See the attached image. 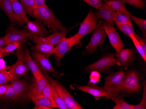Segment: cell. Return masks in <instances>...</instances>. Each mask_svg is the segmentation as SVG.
<instances>
[{"label": "cell", "mask_w": 146, "mask_h": 109, "mask_svg": "<svg viewBox=\"0 0 146 109\" xmlns=\"http://www.w3.org/2000/svg\"><path fill=\"white\" fill-rule=\"evenodd\" d=\"M97 19L96 14L91 10L80 25L78 33L72 37L75 45L78 44L84 37L94 31L97 25Z\"/></svg>", "instance_id": "3957f363"}, {"label": "cell", "mask_w": 146, "mask_h": 109, "mask_svg": "<svg viewBox=\"0 0 146 109\" xmlns=\"http://www.w3.org/2000/svg\"><path fill=\"white\" fill-rule=\"evenodd\" d=\"M31 100L36 106H42L52 108H57L55 102L52 98L41 97L33 98Z\"/></svg>", "instance_id": "cb8c5ba5"}, {"label": "cell", "mask_w": 146, "mask_h": 109, "mask_svg": "<svg viewBox=\"0 0 146 109\" xmlns=\"http://www.w3.org/2000/svg\"><path fill=\"white\" fill-rule=\"evenodd\" d=\"M123 70L112 73L105 78L103 88L111 95V97H117L122 91V84L124 75Z\"/></svg>", "instance_id": "7a4b0ae2"}, {"label": "cell", "mask_w": 146, "mask_h": 109, "mask_svg": "<svg viewBox=\"0 0 146 109\" xmlns=\"http://www.w3.org/2000/svg\"><path fill=\"white\" fill-rule=\"evenodd\" d=\"M29 70V69L26 64L23 61L18 59L8 72L13 79L21 78L22 76L27 78Z\"/></svg>", "instance_id": "ac0fdd59"}, {"label": "cell", "mask_w": 146, "mask_h": 109, "mask_svg": "<svg viewBox=\"0 0 146 109\" xmlns=\"http://www.w3.org/2000/svg\"><path fill=\"white\" fill-rule=\"evenodd\" d=\"M77 89L92 95L96 98H99L100 97L108 98L111 96L103 88L98 87L95 84L90 82L88 83L87 86H78Z\"/></svg>", "instance_id": "2e32d148"}, {"label": "cell", "mask_w": 146, "mask_h": 109, "mask_svg": "<svg viewBox=\"0 0 146 109\" xmlns=\"http://www.w3.org/2000/svg\"><path fill=\"white\" fill-rule=\"evenodd\" d=\"M126 3L137 8H143L144 7V0H125Z\"/></svg>", "instance_id": "f35d334b"}, {"label": "cell", "mask_w": 146, "mask_h": 109, "mask_svg": "<svg viewBox=\"0 0 146 109\" xmlns=\"http://www.w3.org/2000/svg\"><path fill=\"white\" fill-rule=\"evenodd\" d=\"M23 43L19 42H13L7 45L3 48L2 52L5 53H11L12 51L19 49L21 47Z\"/></svg>", "instance_id": "d6a6232c"}, {"label": "cell", "mask_w": 146, "mask_h": 109, "mask_svg": "<svg viewBox=\"0 0 146 109\" xmlns=\"http://www.w3.org/2000/svg\"><path fill=\"white\" fill-rule=\"evenodd\" d=\"M48 82L49 80L42 74L39 75L35 79V82L29 85L26 99L31 100L38 97Z\"/></svg>", "instance_id": "7c38bea8"}, {"label": "cell", "mask_w": 146, "mask_h": 109, "mask_svg": "<svg viewBox=\"0 0 146 109\" xmlns=\"http://www.w3.org/2000/svg\"><path fill=\"white\" fill-rule=\"evenodd\" d=\"M15 93L14 89L10 84L5 93L2 95H0V99L9 101H14Z\"/></svg>", "instance_id": "4dcf8cb0"}, {"label": "cell", "mask_w": 146, "mask_h": 109, "mask_svg": "<svg viewBox=\"0 0 146 109\" xmlns=\"http://www.w3.org/2000/svg\"><path fill=\"white\" fill-rule=\"evenodd\" d=\"M129 37H130V39H131L132 41H133V42L134 44L136 49H137V51H138L139 53L140 54V55L142 57V58H143L144 61L146 62V55L144 54V52H143V50L141 46L140 45V43H139L137 40L136 39L134 35H131L129 36Z\"/></svg>", "instance_id": "d590c367"}, {"label": "cell", "mask_w": 146, "mask_h": 109, "mask_svg": "<svg viewBox=\"0 0 146 109\" xmlns=\"http://www.w3.org/2000/svg\"><path fill=\"white\" fill-rule=\"evenodd\" d=\"M11 67L6 66L5 65V63L4 59L0 58V69L1 70H10L11 68Z\"/></svg>", "instance_id": "b9f144b4"}, {"label": "cell", "mask_w": 146, "mask_h": 109, "mask_svg": "<svg viewBox=\"0 0 146 109\" xmlns=\"http://www.w3.org/2000/svg\"><path fill=\"white\" fill-rule=\"evenodd\" d=\"M33 35L29 32L20 30L11 26L5 37L7 44L13 42H19L23 43L33 39Z\"/></svg>", "instance_id": "9c48e42d"}, {"label": "cell", "mask_w": 146, "mask_h": 109, "mask_svg": "<svg viewBox=\"0 0 146 109\" xmlns=\"http://www.w3.org/2000/svg\"><path fill=\"white\" fill-rule=\"evenodd\" d=\"M20 1L25 13L29 15H32L37 8L35 0H20Z\"/></svg>", "instance_id": "83f0119b"}, {"label": "cell", "mask_w": 146, "mask_h": 109, "mask_svg": "<svg viewBox=\"0 0 146 109\" xmlns=\"http://www.w3.org/2000/svg\"><path fill=\"white\" fill-rule=\"evenodd\" d=\"M107 98L115 102L116 105L114 106L113 108V109H133V105L127 103L124 99L121 98L119 96L117 97H109Z\"/></svg>", "instance_id": "d4e9b609"}, {"label": "cell", "mask_w": 146, "mask_h": 109, "mask_svg": "<svg viewBox=\"0 0 146 109\" xmlns=\"http://www.w3.org/2000/svg\"><path fill=\"white\" fill-rule=\"evenodd\" d=\"M135 52L133 49H123L115 54L119 66H125L133 61Z\"/></svg>", "instance_id": "ffe728a7"}, {"label": "cell", "mask_w": 146, "mask_h": 109, "mask_svg": "<svg viewBox=\"0 0 146 109\" xmlns=\"http://www.w3.org/2000/svg\"><path fill=\"white\" fill-rule=\"evenodd\" d=\"M16 55L18 59L23 61L27 66L29 70L32 71L35 79L39 75L42 74L41 70L38 68L34 60L32 58L27 47L25 46L20 47L16 52Z\"/></svg>", "instance_id": "52a82bcc"}, {"label": "cell", "mask_w": 146, "mask_h": 109, "mask_svg": "<svg viewBox=\"0 0 146 109\" xmlns=\"http://www.w3.org/2000/svg\"><path fill=\"white\" fill-rule=\"evenodd\" d=\"M131 21H134V22L141 28L143 35L144 37L146 35V20L144 19L132 15L131 16Z\"/></svg>", "instance_id": "1f68e13d"}, {"label": "cell", "mask_w": 146, "mask_h": 109, "mask_svg": "<svg viewBox=\"0 0 146 109\" xmlns=\"http://www.w3.org/2000/svg\"><path fill=\"white\" fill-rule=\"evenodd\" d=\"M32 57L38 68L44 72H51L56 73L55 70L52 67L49 58L44 54L38 52L32 54Z\"/></svg>", "instance_id": "9a60e30c"}, {"label": "cell", "mask_w": 146, "mask_h": 109, "mask_svg": "<svg viewBox=\"0 0 146 109\" xmlns=\"http://www.w3.org/2000/svg\"><path fill=\"white\" fill-rule=\"evenodd\" d=\"M100 78V75L97 71H92L90 76V83L96 84L98 82Z\"/></svg>", "instance_id": "ab89813d"}, {"label": "cell", "mask_w": 146, "mask_h": 109, "mask_svg": "<svg viewBox=\"0 0 146 109\" xmlns=\"http://www.w3.org/2000/svg\"><path fill=\"white\" fill-rule=\"evenodd\" d=\"M32 16L43 23L52 32L66 31L67 29L59 22L57 18L46 5L37 8Z\"/></svg>", "instance_id": "6da1fadb"}, {"label": "cell", "mask_w": 146, "mask_h": 109, "mask_svg": "<svg viewBox=\"0 0 146 109\" xmlns=\"http://www.w3.org/2000/svg\"><path fill=\"white\" fill-rule=\"evenodd\" d=\"M115 23L118 29L124 34L128 36L129 37L131 35H133L134 36L136 35L132 24L121 23L117 22H115Z\"/></svg>", "instance_id": "f546056e"}, {"label": "cell", "mask_w": 146, "mask_h": 109, "mask_svg": "<svg viewBox=\"0 0 146 109\" xmlns=\"http://www.w3.org/2000/svg\"><path fill=\"white\" fill-rule=\"evenodd\" d=\"M96 15L97 18L104 19L111 25L115 23L114 11L111 10L106 4H103V6L99 9Z\"/></svg>", "instance_id": "44dd1931"}, {"label": "cell", "mask_w": 146, "mask_h": 109, "mask_svg": "<svg viewBox=\"0 0 146 109\" xmlns=\"http://www.w3.org/2000/svg\"><path fill=\"white\" fill-rule=\"evenodd\" d=\"M25 29L33 36L45 37L48 33L47 30L42 25L41 22L37 19L35 21H29L26 23Z\"/></svg>", "instance_id": "d6986e66"}, {"label": "cell", "mask_w": 146, "mask_h": 109, "mask_svg": "<svg viewBox=\"0 0 146 109\" xmlns=\"http://www.w3.org/2000/svg\"><path fill=\"white\" fill-rule=\"evenodd\" d=\"M105 4L113 11H119L127 14H130L125 8L124 4L126 3L125 0H102Z\"/></svg>", "instance_id": "7402d4cb"}, {"label": "cell", "mask_w": 146, "mask_h": 109, "mask_svg": "<svg viewBox=\"0 0 146 109\" xmlns=\"http://www.w3.org/2000/svg\"><path fill=\"white\" fill-rule=\"evenodd\" d=\"M52 87L50 83L48 82L46 87H44L38 97H46L47 98H52Z\"/></svg>", "instance_id": "836d02e7"}, {"label": "cell", "mask_w": 146, "mask_h": 109, "mask_svg": "<svg viewBox=\"0 0 146 109\" xmlns=\"http://www.w3.org/2000/svg\"><path fill=\"white\" fill-rule=\"evenodd\" d=\"M115 65H119L115 54L104 57L97 61L88 66L86 70L88 71H103Z\"/></svg>", "instance_id": "ba28073f"}, {"label": "cell", "mask_w": 146, "mask_h": 109, "mask_svg": "<svg viewBox=\"0 0 146 109\" xmlns=\"http://www.w3.org/2000/svg\"><path fill=\"white\" fill-rule=\"evenodd\" d=\"M11 53H5L0 52V58H1L2 57H5V56H7V55H9V54H11Z\"/></svg>", "instance_id": "7dc6e473"}, {"label": "cell", "mask_w": 146, "mask_h": 109, "mask_svg": "<svg viewBox=\"0 0 146 109\" xmlns=\"http://www.w3.org/2000/svg\"><path fill=\"white\" fill-rule=\"evenodd\" d=\"M11 82V85L15 91V102L26 99L29 85L27 81L16 78L13 79Z\"/></svg>", "instance_id": "4fadbf2b"}, {"label": "cell", "mask_w": 146, "mask_h": 109, "mask_svg": "<svg viewBox=\"0 0 146 109\" xmlns=\"http://www.w3.org/2000/svg\"><path fill=\"white\" fill-rule=\"evenodd\" d=\"M132 14H127L119 11H114L115 23L132 24L131 16Z\"/></svg>", "instance_id": "4316f807"}, {"label": "cell", "mask_w": 146, "mask_h": 109, "mask_svg": "<svg viewBox=\"0 0 146 109\" xmlns=\"http://www.w3.org/2000/svg\"><path fill=\"white\" fill-rule=\"evenodd\" d=\"M50 83L52 87L56 89L69 109H83L60 82L50 78Z\"/></svg>", "instance_id": "8992f818"}, {"label": "cell", "mask_w": 146, "mask_h": 109, "mask_svg": "<svg viewBox=\"0 0 146 109\" xmlns=\"http://www.w3.org/2000/svg\"><path fill=\"white\" fill-rule=\"evenodd\" d=\"M143 91L142 99L140 104L137 105H133V109H146V81L143 83Z\"/></svg>", "instance_id": "8d00e7d4"}, {"label": "cell", "mask_w": 146, "mask_h": 109, "mask_svg": "<svg viewBox=\"0 0 146 109\" xmlns=\"http://www.w3.org/2000/svg\"><path fill=\"white\" fill-rule=\"evenodd\" d=\"M0 71H2V70H1V69H0Z\"/></svg>", "instance_id": "681fc988"}, {"label": "cell", "mask_w": 146, "mask_h": 109, "mask_svg": "<svg viewBox=\"0 0 146 109\" xmlns=\"http://www.w3.org/2000/svg\"><path fill=\"white\" fill-rule=\"evenodd\" d=\"M0 8L7 15L11 23H16L13 14L12 5L10 0H0Z\"/></svg>", "instance_id": "603a6c76"}, {"label": "cell", "mask_w": 146, "mask_h": 109, "mask_svg": "<svg viewBox=\"0 0 146 109\" xmlns=\"http://www.w3.org/2000/svg\"><path fill=\"white\" fill-rule=\"evenodd\" d=\"M13 79V78L9 74L8 71H0V85L7 84Z\"/></svg>", "instance_id": "e575fe53"}, {"label": "cell", "mask_w": 146, "mask_h": 109, "mask_svg": "<svg viewBox=\"0 0 146 109\" xmlns=\"http://www.w3.org/2000/svg\"><path fill=\"white\" fill-rule=\"evenodd\" d=\"M12 5L13 14L16 22L21 25H25L29 21L26 13L18 0H10Z\"/></svg>", "instance_id": "e0dca14e"}, {"label": "cell", "mask_w": 146, "mask_h": 109, "mask_svg": "<svg viewBox=\"0 0 146 109\" xmlns=\"http://www.w3.org/2000/svg\"><path fill=\"white\" fill-rule=\"evenodd\" d=\"M37 8L46 5L45 0H35Z\"/></svg>", "instance_id": "ee69618b"}, {"label": "cell", "mask_w": 146, "mask_h": 109, "mask_svg": "<svg viewBox=\"0 0 146 109\" xmlns=\"http://www.w3.org/2000/svg\"><path fill=\"white\" fill-rule=\"evenodd\" d=\"M3 48H0V52H2Z\"/></svg>", "instance_id": "c3c4849f"}, {"label": "cell", "mask_w": 146, "mask_h": 109, "mask_svg": "<svg viewBox=\"0 0 146 109\" xmlns=\"http://www.w3.org/2000/svg\"><path fill=\"white\" fill-rule=\"evenodd\" d=\"M83 1L98 9L101 8L103 5L102 0H83Z\"/></svg>", "instance_id": "74e56055"}, {"label": "cell", "mask_w": 146, "mask_h": 109, "mask_svg": "<svg viewBox=\"0 0 146 109\" xmlns=\"http://www.w3.org/2000/svg\"><path fill=\"white\" fill-rule=\"evenodd\" d=\"M94 30L90 42L86 46L88 53H92L99 46L103 44L107 36L102 20L98 22Z\"/></svg>", "instance_id": "277c9868"}, {"label": "cell", "mask_w": 146, "mask_h": 109, "mask_svg": "<svg viewBox=\"0 0 146 109\" xmlns=\"http://www.w3.org/2000/svg\"><path fill=\"white\" fill-rule=\"evenodd\" d=\"M136 39L137 40L139 43H140V45L142 48L144 52V54L146 55V40L145 38H142L141 37L139 36L138 35L136 34L134 36Z\"/></svg>", "instance_id": "60d3db41"}, {"label": "cell", "mask_w": 146, "mask_h": 109, "mask_svg": "<svg viewBox=\"0 0 146 109\" xmlns=\"http://www.w3.org/2000/svg\"><path fill=\"white\" fill-rule=\"evenodd\" d=\"M52 98L55 102L57 108L60 109H69L68 107L67 106V105L61 97V96L60 95L56 89L54 87H52Z\"/></svg>", "instance_id": "f1b7e54d"}, {"label": "cell", "mask_w": 146, "mask_h": 109, "mask_svg": "<svg viewBox=\"0 0 146 109\" xmlns=\"http://www.w3.org/2000/svg\"><path fill=\"white\" fill-rule=\"evenodd\" d=\"M33 39L35 44L34 48L35 51L41 53L48 58L51 55L55 53V48L46 37L33 36Z\"/></svg>", "instance_id": "30bf717a"}, {"label": "cell", "mask_w": 146, "mask_h": 109, "mask_svg": "<svg viewBox=\"0 0 146 109\" xmlns=\"http://www.w3.org/2000/svg\"><path fill=\"white\" fill-rule=\"evenodd\" d=\"M67 33H68L67 31L55 32L51 35L49 36L46 38L52 44L55 45L57 44L64 37H65Z\"/></svg>", "instance_id": "484cf974"}, {"label": "cell", "mask_w": 146, "mask_h": 109, "mask_svg": "<svg viewBox=\"0 0 146 109\" xmlns=\"http://www.w3.org/2000/svg\"><path fill=\"white\" fill-rule=\"evenodd\" d=\"M5 37L0 38V48H4L7 45Z\"/></svg>", "instance_id": "f6af8a7d"}, {"label": "cell", "mask_w": 146, "mask_h": 109, "mask_svg": "<svg viewBox=\"0 0 146 109\" xmlns=\"http://www.w3.org/2000/svg\"><path fill=\"white\" fill-rule=\"evenodd\" d=\"M138 76L134 70H130L124 74L122 84V91L125 93H133L141 90Z\"/></svg>", "instance_id": "5b68a950"}, {"label": "cell", "mask_w": 146, "mask_h": 109, "mask_svg": "<svg viewBox=\"0 0 146 109\" xmlns=\"http://www.w3.org/2000/svg\"><path fill=\"white\" fill-rule=\"evenodd\" d=\"M33 109H52V108L46 107V106H36Z\"/></svg>", "instance_id": "bcb514c9"}, {"label": "cell", "mask_w": 146, "mask_h": 109, "mask_svg": "<svg viewBox=\"0 0 146 109\" xmlns=\"http://www.w3.org/2000/svg\"><path fill=\"white\" fill-rule=\"evenodd\" d=\"M10 84L0 85V95L4 94L5 92L7 89L9 87Z\"/></svg>", "instance_id": "7bdbcfd3"}, {"label": "cell", "mask_w": 146, "mask_h": 109, "mask_svg": "<svg viewBox=\"0 0 146 109\" xmlns=\"http://www.w3.org/2000/svg\"><path fill=\"white\" fill-rule=\"evenodd\" d=\"M75 43L72 37L64 38L56 44L55 48V56L58 65H60L63 57L68 51L71 50L72 47L75 45Z\"/></svg>", "instance_id": "5bb4252c"}, {"label": "cell", "mask_w": 146, "mask_h": 109, "mask_svg": "<svg viewBox=\"0 0 146 109\" xmlns=\"http://www.w3.org/2000/svg\"><path fill=\"white\" fill-rule=\"evenodd\" d=\"M103 25L111 44L114 48L116 53L119 52L123 49L124 44L118 32L112 25L106 21L103 22Z\"/></svg>", "instance_id": "8fae6325"}]
</instances>
